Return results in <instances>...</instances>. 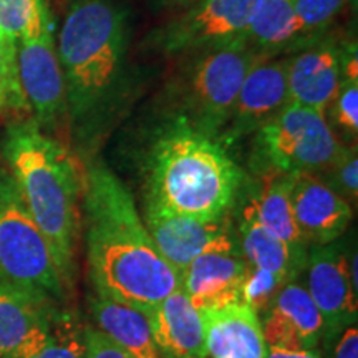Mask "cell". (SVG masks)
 <instances>
[{
	"instance_id": "1",
	"label": "cell",
	"mask_w": 358,
	"mask_h": 358,
	"mask_svg": "<svg viewBox=\"0 0 358 358\" xmlns=\"http://www.w3.org/2000/svg\"><path fill=\"white\" fill-rule=\"evenodd\" d=\"M82 198L90 277L96 295L148 317L181 287V274L161 256L131 192L101 161L88 166Z\"/></svg>"
},
{
	"instance_id": "2",
	"label": "cell",
	"mask_w": 358,
	"mask_h": 358,
	"mask_svg": "<svg viewBox=\"0 0 358 358\" xmlns=\"http://www.w3.org/2000/svg\"><path fill=\"white\" fill-rule=\"evenodd\" d=\"M2 156L22 199L47 237L66 287L75 271L83 178L73 155L35 120L10 123Z\"/></svg>"
},
{
	"instance_id": "3",
	"label": "cell",
	"mask_w": 358,
	"mask_h": 358,
	"mask_svg": "<svg viewBox=\"0 0 358 358\" xmlns=\"http://www.w3.org/2000/svg\"><path fill=\"white\" fill-rule=\"evenodd\" d=\"M243 181V169L226 148L181 118L151 150L146 203L198 221H222L234 208Z\"/></svg>"
},
{
	"instance_id": "4",
	"label": "cell",
	"mask_w": 358,
	"mask_h": 358,
	"mask_svg": "<svg viewBox=\"0 0 358 358\" xmlns=\"http://www.w3.org/2000/svg\"><path fill=\"white\" fill-rule=\"evenodd\" d=\"M128 13L115 0H75L66 12L57 53L66 113L80 129L100 122L113 105L127 65Z\"/></svg>"
},
{
	"instance_id": "5",
	"label": "cell",
	"mask_w": 358,
	"mask_h": 358,
	"mask_svg": "<svg viewBox=\"0 0 358 358\" xmlns=\"http://www.w3.org/2000/svg\"><path fill=\"white\" fill-rule=\"evenodd\" d=\"M0 282L57 306L69 289L47 237L3 166H0Z\"/></svg>"
},
{
	"instance_id": "6",
	"label": "cell",
	"mask_w": 358,
	"mask_h": 358,
	"mask_svg": "<svg viewBox=\"0 0 358 358\" xmlns=\"http://www.w3.org/2000/svg\"><path fill=\"white\" fill-rule=\"evenodd\" d=\"M261 57L244 38L199 52L182 90V106L189 116L186 122L217 140L245 75Z\"/></svg>"
},
{
	"instance_id": "7",
	"label": "cell",
	"mask_w": 358,
	"mask_h": 358,
	"mask_svg": "<svg viewBox=\"0 0 358 358\" xmlns=\"http://www.w3.org/2000/svg\"><path fill=\"white\" fill-rule=\"evenodd\" d=\"M324 113L297 103L287 105L257 131V148L271 171L317 174L342 150Z\"/></svg>"
},
{
	"instance_id": "8",
	"label": "cell",
	"mask_w": 358,
	"mask_h": 358,
	"mask_svg": "<svg viewBox=\"0 0 358 358\" xmlns=\"http://www.w3.org/2000/svg\"><path fill=\"white\" fill-rule=\"evenodd\" d=\"M302 274L308 295L324 319L322 343L325 352L337 335L357 324V250L335 241L308 245Z\"/></svg>"
},
{
	"instance_id": "9",
	"label": "cell",
	"mask_w": 358,
	"mask_h": 358,
	"mask_svg": "<svg viewBox=\"0 0 358 358\" xmlns=\"http://www.w3.org/2000/svg\"><path fill=\"white\" fill-rule=\"evenodd\" d=\"M17 73L27 108L40 128L50 127L66 113L65 83L53 37L50 12H47L15 42Z\"/></svg>"
},
{
	"instance_id": "10",
	"label": "cell",
	"mask_w": 358,
	"mask_h": 358,
	"mask_svg": "<svg viewBox=\"0 0 358 358\" xmlns=\"http://www.w3.org/2000/svg\"><path fill=\"white\" fill-rule=\"evenodd\" d=\"M257 3L259 0H198L164 25L155 42L161 52L178 55L243 40Z\"/></svg>"
},
{
	"instance_id": "11",
	"label": "cell",
	"mask_w": 358,
	"mask_h": 358,
	"mask_svg": "<svg viewBox=\"0 0 358 358\" xmlns=\"http://www.w3.org/2000/svg\"><path fill=\"white\" fill-rule=\"evenodd\" d=\"M287 65L289 57L262 55L250 66L236 98L229 122L222 129L219 143L224 148L245 134L259 131L287 105Z\"/></svg>"
},
{
	"instance_id": "12",
	"label": "cell",
	"mask_w": 358,
	"mask_h": 358,
	"mask_svg": "<svg viewBox=\"0 0 358 358\" xmlns=\"http://www.w3.org/2000/svg\"><path fill=\"white\" fill-rule=\"evenodd\" d=\"M145 219L146 229L161 256L179 274L206 250L239 244L227 217L222 221L204 222L146 203Z\"/></svg>"
},
{
	"instance_id": "13",
	"label": "cell",
	"mask_w": 358,
	"mask_h": 358,
	"mask_svg": "<svg viewBox=\"0 0 358 358\" xmlns=\"http://www.w3.org/2000/svg\"><path fill=\"white\" fill-rule=\"evenodd\" d=\"M261 327L267 347L285 350L320 348L324 319L303 284H284L264 310Z\"/></svg>"
},
{
	"instance_id": "14",
	"label": "cell",
	"mask_w": 358,
	"mask_h": 358,
	"mask_svg": "<svg viewBox=\"0 0 358 358\" xmlns=\"http://www.w3.org/2000/svg\"><path fill=\"white\" fill-rule=\"evenodd\" d=\"M343 45L334 38H317L289 57V101L325 115L342 82Z\"/></svg>"
},
{
	"instance_id": "15",
	"label": "cell",
	"mask_w": 358,
	"mask_h": 358,
	"mask_svg": "<svg viewBox=\"0 0 358 358\" xmlns=\"http://www.w3.org/2000/svg\"><path fill=\"white\" fill-rule=\"evenodd\" d=\"M248 262L239 244L206 250L181 274V285L198 310H213L241 302Z\"/></svg>"
},
{
	"instance_id": "16",
	"label": "cell",
	"mask_w": 358,
	"mask_h": 358,
	"mask_svg": "<svg viewBox=\"0 0 358 358\" xmlns=\"http://www.w3.org/2000/svg\"><path fill=\"white\" fill-rule=\"evenodd\" d=\"M292 213L307 245L335 243L352 221V206L315 174H297L292 186Z\"/></svg>"
},
{
	"instance_id": "17",
	"label": "cell",
	"mask_w": 358,
	"mask_h": 358,
	"mask_svg": "<svg viewBox=\"0 0 358 358\" xmlns=\"http://www.w3.org/2000/svg\"><path fill=\"white\" fill-rule=\"evenodd\" d=\"M199 313L211 358H267L261 317L244 302Z\"/></svg>"
},
{
	"instance_id": "18",
	"label": "cell",
	"mask_w": 358,
	"mask_h": 358,
	"mask_svg": "<svg viewBox=\"0 0 358 358\" xmlns=\"http://www.w3.org/2000/svg\"><path fill=\"white\" fill-rule=\"evenodd\" d=\"M161 358H206L204 325L185 289L178 287L148 315Z\"/></svg>"
},
{
	"instance_id": "19",
	"label": "cell",
	"mask_w": 358,
	"mask_h": 358,
	"mask_svg": "<svg viewBox=\"0 0 358 358\" xmlns=\"http://www.w3.org/2000/svg\"><path fill=\"white\" fill-rule=\"evenodd\" d=\"M237 243L248 266L275 275L284 284L302 275L303 264L290 249L259 222L252 201L244 203L237 226Z\"/></svg>"
},
{
	"instance_id": "20",
	"label": "cell",
	"mask_w": 358,
	"mask_h": 358,
	"mask_svg": "<svg viewBox=\"0 0 358 358\" xmlns=\"http://www.w3.org/2000/svg\"><path fill=\"white\" fill-rule=\"evenodd\" d=\"M294 179V174L268 171L261 189L250 201L259 222L287 245L297 261L306 264L308 245L303 243L292 213Z\"/></svg>"
},
{
	"instance_id": "21",
	"label": "cell",
	"mask_w": 358,
	"mask_h": 358,
	"mask_svg": "<svg viewBox=\"0 0 358 358\" xmlns=\"http://www.w3.org/2000/svg\"><path fill=\"white\" fill-rule=\"evenodd\" d=\"M57 303L0 282V358H6L45 329Z\"/></svg>"
},
{
	"instance_id": "22",
	"label": "cell",
	"mask_w": 358,
	"mask_h": 358,
	"mask_svg": "<svg viewBox=\"0 0 358 358\" xmlns=\"http://www.w3.org/2000/svg\"><path fill=\"white\" fill-rule=\"evenodd\" d=\"M90 310L96 329L108 335L129 357L161 358L150 320L145 313L101 295L90 299Z\"/></svg>"
},
{
	"instance_id": "23",
	"label": "cell",
	"mask_w": 358,
	"mask_h": 358,
	"mask_svg": "<svg viewBox=\"0 0 358 358\" xmlns=\"http://www.w3.org/2000/svg\"><path fill=\"white\" fill-rule=\"evenodd\" d=\"M6 358H87L85 325L71 312L57 308L45 329Z\"/></svg>"
},
{
	"instance_id": "24",
	"label": "cell",
	"mask_w": 358,
	"mask_h": 358,
	"mask_svg": "<svg viewBox=\"0 0 358 358\" xmlns=\"http://www.w3.org/2000/svg\"><path fill=\"white\" fill-rule=\"evenodd\" d=\"M295 0H259L244 40L261 55L289 50L294 38Z\"/></svg>"
},
{
	"instance_id": "25",
	"label": "cell",
	"mask_w": 358,
	"mask_h": 358,
	"mask_svg": "<svg viewBox=\"0 0 358 358\" xmlns=\"http://www.w3.org/2000/svg\"><path fill=\"white\" fill-rule=\"evenodd\" d=\"M347 0H295L294 3V38L292 47L299 48L302 42L310 43L320 37L332 24Z\"/></svg>"
},
{
	"instance_id": "26",
	"label": "cell",
	"mask_w": 358,
	"mask_h": 358,
	"mask_svg": "<svg viewBox=\"0 0 358 358\" xmlns=\"http://www.w3.org/2000/svg\"><path fill=\"white\" fill-rule=\"evenodd\" d=\"M325 118L334 133L347 141H355L358 133V77L342 78L340 87L325 110ZM337 136V134H335Z\"/></svg>"
},
{
	"instance_id": "27",
	"label": "cell",
	"mask_w": 358,
	"mask_h": 358,
	"mask_svg": "<svg viewBox=\"0 0 358 358\" xmlns=\"http://www.w3.org/2000/svg\"><path fill=\"white\" fill-rule=\"evenodd\" d=\"M320 178L330 189L337 192L340 198L345 201H357L358 194V155L357 146H342L332 163L320 173L315 174Z\"/></svg>"
},
{
	"instance_id": "28",
	"label": "cell",
	"mask_w": 358,
	"mask_h": 358,
	"mask_svg": "<svg viewBox=\"0 0 358 358\" xmlns=\"http://www.w3.org/2000/svg\"><path fill=\"white\" fill-rule=\"evenodd\" d=\"M47 12L45 0H0V34L17 42Z\"/></svg>"
},
{
	"instance_id": "29",
	"label": "cell",
	"mask_w": 358,
	"mask_h": 358,
	"mask_svg": "<svg viewBox=\"0 0 358 358\" xmlns=\"http://www.w3.org/2000/svg\"><path fill=\"white\" fill-rule=\"evenodd\" d=\"M15 48L17 45L13 40L0 34V113L8 108H27L17 73Z\"/></svg>"
},
{
	"instance_id": "30",
	"label": "cell",
	"mask_w": 358,
	"mask_h": 358,
	"mask_svg": "<svg viewBox=\"0 0 358 358\" xmlns=\"http://www.w3.org/2000/svg\"><path fill=\"white\" fill-rule=\"evenodd\" d=\"M284 285V282L277 279L275 275L268 274L266 271H257L248 266L245 272L243 290H241V302L249 306L252 310L257 312V315L266 310L279 289Z\"/></svg>"
},
{
	"instance_id": "31",
	"label": "cell",
	"mask_w": 358,
	"mask_h": 358,
	"mask_svg": "<svg viewBox=\"0 0 358 358\" xmlns=\"http://www.w3.org/2000/svg\"><path fill=\"white\" fill-rule=\"evenodd\" d=\"M85 342H87V358H131L108 335L93 325H85Z\"/></svg>"
},
{
	"instance_id": "32",
	"label": "cell",
	"mask_w": 358,
	"mask_h": 358,
	"mask_svg": "<svg viewBox=\"0 0 358 358\" xmlns=\"http://www.w3.org/2000/svg\"><path fill=\"white\" fill-rule=\"evenodd\" d=\"M327 358H358V329L357 324L348 325L337 335L324 352Z\"/></svg>"
},
{
	"instance_id": "33",
	"label": "cell",
	"mask_w": 358,
	"mask_h": 358,
	"mask_svg": "<svg viewBox=\"0 0 358 358\" xmlns=\"http://www.w3.org/2000/svg\"><path fill=\"white\" fill-rule=\"evenodd\" d=\"M267 358H327L320 348L308 350H285V348L267 347Z\"/></svg>"
},
{
	"instance_id": "34",
	"label": "cell",
	"mask_w": 358,
	"mask_h": 358,
	"mask_svg": "<svg viewBox=\"0 0 358 358\" xmlns=\"http://www.w3.org/2000/svg\"><path fill=\"white\" fill-rule=\"evenodd\" d=\"M155 2H158L159 6L164 7H191L198 0H155Z\"/></svg>"
},
{
	"instance_id": "35",
	"label": "cell",
	"mask_w": 358,
	"mask_h": 358,
	"mask_svg": "<svg viewBox=\"0 0 358 358\" xmlns=\"http://www.w3.org/2000/svg\"><path fill=\"white\" fill-rule=\"evenodd\" d=\"M206 358H211V357H209V355H208V357H206Z\"/></svg>"
}]
</instances>
